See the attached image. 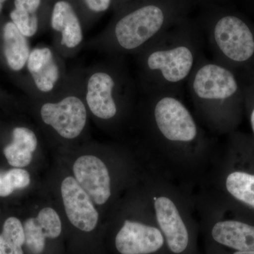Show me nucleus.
Returning <instances> with one entry per match:
<instances>
[{"label": "nucleus", "mask_w": 254, "mask_h": 254, "mask_svg": "<svg viewBox=\"0 0 254 254\" xmlns=\"http://www.w3.org/2000/svg\"><path fill=\"white\" fill-rule=\"evenodd\" d=\"M205 46L197 21L188 17L169 28L133 55L138 92L181 95L183 86L204 55Z\"/></svg>", "instance_id": "1"}, {"label": "nucleus", "mask_w": 254, "mask_h": 254, "mask_svg": "<svg viewBox=\"0 0 254 254\" xmlns=\"http://www.w3.org/2000/svg\"><path fill=\"white\" fill-rule=\"evenodd\" d=\"M187 0H145L120 12L84 48L105 57L126 58L139 53L169 28L188 18Z\"/></svg>", "instance_id": "2"}, {"label": "nucleus", "mask_w": 254, "mask_h": 254, "mask_svg": "<svg viewBox=\"0 0 254 254\" xmlns=\"http://www.w3.org/2000/svg\"><path fill=\"white\" fill-rule=\"evenodd\" d=\"M83 98L89 115L113 123L137 103L139 92L125 58L106 57L83 67Z\"/></svg>", "instance_id": "3"}, {"label": "nucleus", "mask_w": 254, "mask_h": 254, "mask_svg": "<svg viewBox=\"0 0 254 254\" xmlns=\"http://www.w3.org/2000/svg\"><path fill=\"white\" fill-rule=\"evenodd\" d=\"M197 23L213 60L232 71V68L254 64V31L236 14L218 4L203 6Z\"/></svg>", "instance_id": "4"}, {"label": "nucleus", "mask_w": 254, "mask_h": 254, "mask_svg": "<svg viewBox=\"0 0 254 254\" xmlns=\"http://www.w3.org/2000/svg\"><path fill=\"white\" fill-rule=\"evenodd\" d=\"M83 70L82 66L71 68L66 84L53 98L31 99L42 125L66 141L77 139L88 125L89 113L83 98Z\"/></svg>", "instance_id": "5"}, {"label": "nucleus", "mask_w": 254, "mask_h": 254, "mask_svg": "<svg viewBox=\"0 0 254 254\" xmlns=\"http://www.w3.org/2000/svg\"><path fill=\"white\" fill-rule=\"evenodd\" d=\"M193 103L209 119L221 121L242 98L238 80L230 68L203 55L187 83Z\"/></svg>", "instance_id": "6"}, {"label": "nucleus", "mask_w": 254, "mask_h": 254, "mask_svg": "<svg viewBox=\"0 0 254 254\" xmlns=\"http://www.w3.org/2000/svg\"><path fill=\"white\" fill-rule=\"evenodd\" d=\"M181 95L165 92H139V101L148 110L158 136L174 143H193L199 130Z\"/></svg>", "instance_id": "7"}, {"label": "nucleus", "mask_w": 254, "mask_h": 254, "mask_svg": "<svg viewBox=\"0 0 254 254\" xmlns=\"http://www.w3.org/2000/svg\"><path fill=\"white\" fill-rule=\"evenodd\" d=\"M25 70L28 95L38 100L58 95L66 84L70 71L66 60L52 45L47 44L32 48Z\"/></svg>", "instance_id": "8"}, {"label": "nucleus", "mask_w": 254, "mask_h": 254, "mask_svg": "<svg viewBox=\"0 0 254 254\" xmlns=\"http://www.w3.org/2000/svg\"><path fill=\"white\" fill-rule=\"evenodd\" d=\"M49 31L52 46L65 60L74 58L84 48L86 30L70 0H55Z\"/></svg>", "instance_id": "9"}, {"label": "nucleus", "mask_w": 254, "mask_h": 254, "mask_svg": "<svg viewBox=\"0 0 254 254\" xmlns=\"http://www.w3.org/2000/svg\"><path fill=\"white\" fill-rule=\"evenodd\" d=\"M154 206L159 229L169 253L193 254L191 235L173 200L168 197H158Z\"/></svg>", "instance_id": "10"}, {"label": "nucleus", "mask_w": 254, "mask_h": 254, "mask_svg": "<svg viewBox=\"0 0 254 254\" xmlns=\"http://www.w3.org/2000/svg\"><path fill=\"white\" fill-rule=\"evenodd\" d=\"M115 245L120 254H155L165 249V242L158 227L126 220L117 233Z\"/></svg>", "instance_id": "11"}, {"label": "nucleus", "mask_w": 254, "mask_h": 254, "mask_svg": "<svg viewBox=\"0 0 254 254\" xmlns=\"http://www.w3.org/2000/svg\"><path fill=\"white\" fill-rule=\"evenodd\" d=\"M73 175L93 203L103 205L111 196V180L103 160L93 155H83L73 166Z\"/></svg>", "instance_id": "12"}, {"label": "nucleus", "mask_w": 254, "mask_h": 254, "mask_svg": "<svg viewBox=\"0 0 254 254\" xmlns=\"http://www.w3.org/2000/svg\"><path fill=\"white\" fill-rule=\"evenodd\" d=\"M61 194L70 222L81 231H93L98 224L99 214L93 200L74 177H67L63 180Z\"/></svg>", "instance_id": "13"}, {"label": "nucleus", "mask_w": 254, "mask_h": 254, "mask_svg": "<svg viewBox=\"0 0 254 254\" xmlns=\"http://www.w3.org/2000/svg\"><path fill=\"white\" fill-rule=\"evenodd\" d=\"M55 0H14L10 19L28 38L49 31L50 13Z\"/></svg>", "instance_id": "14"}, {"label": "nucleus", "mask_w": 254, "mask_h": 254, "mask_svg": "<svg viewBox=\"0 0 254 254\" xmlns=\"http://www.w3.org/2000/svg\"><path fill=\"white\" fill-rule=\"evenodd\" d=\"M1 52L6 66L14 73L25 70L31 49L29 38L22 34L12 21L1 27Z\"/></svg>", "instance_id": "15"}, {"label": "nucleus", "mask_w": 254, "mask_h": 254, "mask_svg": "<svg viewBox=\"0 0 254 254\" xmlns=\"http://www.w3.org/2000/svg\"><path fill=\"white\" fill-rule=\"evenodd\" d=\"M210 236L215 243L234 252L254 251V226L236 220L216 222Z\"/></svg>", "instance_id": "16"}, {"label": "nucleus", "mask_w": 254, "mask_h": 254, "mask_svg": "<svg viewBox=\"0 0 254 254\" xmlns=\"http://www.w3.org/2000/svg\"><path fill=\"white\" fill-rule=\"evenodd\" d=\"M38 144V136L32 128L24 126L15 127L11 131V141L4 149L5 158L11 166L24 168L31 163Z\"/></svg>", "instance_id": "17"}, {"label": "nucleus", "mask_w": 254, "mask_h": 254, "mask_svg": "<svg viewBox=\"0 0 254 254\" xmlns=\"http://www.w3.org/2000/svg\"><path fill=\"white\" fill-rule=\"evenodd\" d=\"M25 244L24 229L18 218L6 219L0 234V251L2 254H23Z\"/></svg>", "instance_id": "18"}, {"label": "nucleus", "mask_w": 254, "mask_h": 254, "mask_svg": "<svg viewBox=\"0 0 254 254\" xmlns=\"http://www.w3.org/2000/svg\"><path fill=\"white\" fill-rule=\"evenodd\" d=\"M226 189L234 198L254 208V175L233 172L227 177Z\"/></svg>", "instance_id": "19"}, {"label": "nucleus", "mask_w": 254, "mask_h": 254, "mask_svg": "<svg viewBox=\"0 0 254 254\" xmlns=\"http://www.w3.org/2000/svg\"><path fill=\"white\" fill-rule=\"evenodd\" d=\"M81 18L85 30L89 29L112 10L113 0H70Z\"/></svg>", "instance_id": "20"}, {"label": "nucleus", "mask_w": 254, "mask_h": 254, "mask_svg": "<svg viewBox=\"0 0 254 254\" xmlns=\"http://www.w3.org/2000/svg\"><path fill=\"white\" fill-rule=\"evenodd\" d=\"M25 244L31 254H41L46 247V237L36 218H28L23 225Z\"/></svg>", "instance_id": "21"}, {"label": "nucleus", "mask_w": 254, "mask_h": 254, "mask_svg": "<svg viewBox=\"0 0 254 254\" xmlns=\"http://www.w3.org/2000/svg\"><path fill=\"white\" fill-rule=\"evenodd\" d=\"M46 238L56 239L62 232V222L59 215L52 208L42 209L36 217Z\"/></svg>", "instance_id": "22"}, {"label": "nucleus", "mask_w": 254, "mask_h": 254, "mask_svg": "<svg viewBox=\"0 0 254 254\" xmlns=\"http://www.w3.org/2000/svg\"><path fill=\"white\" fill-rule=\"evenodd\" d=\"M6 175L14 190L26 188L31 183L29 173L23 169H11L6 172Z\"/></svg>", "instance_id": "23"}, {"label": "nucleus", "mask_w": 254, "mask_h": 254, "mask_svg": "<svg viewBox=\"0 0 254 254\" xmlns=\"http://www.w3.org/2000/svg\"><path fill=\"white\" fill-rule=\"evenodd\" d=\"M144 1L145 0H113V14L128 9Z\"/></svg>", "instance_id": "24"}, {"label": "nucleus", "mask_w": 254, "mask_h": 254, "mask_svg": "<svg viewBox=\"0 0 254 254\" xmlns=\"http://www.w3.org/2000/svg\"><path fill=\"white\" fill-rule=\"evenodd\" d=\"M14 189L11 186L9 179L5 173L0 172V196L6 197L14 192Z\"/></svg>", "instance_id": "25"}, {"label": "nucleus", "mask_w": 254, "mask_h": 254, "mask_svg": "<svg viewBox=\"0 0 254 254\" xmlns=\"http://www.w3.org/2000/svg\"><path fill=\"white\" fill-rule=\"evenodd\" d=\"M190 5L200 4L203 6H208V5L217 4V1L219 0H187Z\"/></svg>", "instance_id": "26"}, {"label": "nucleus", "mask_w": 254, "mask_h": 254, "mask_svg": "<svg viewBox=\"0 0 254 254\" xmlns=\"http://www.w3.org/2000/svg\"><path fill=\"white\" fill-rule=\"evenodd\" d=\"M209 254H222L220 253H216L214 249H213V251L211 252H210ZM231 254H254V251H251V252H234L233 253Z\"/></svg>", "instance_id": "27"}, {"label": "nucleus", "mask_w": 254, "mask_h": 254, "mask_svg": "<svg viewBox=\"0 0 254 254\" xmlns=\"http://www.w3.org/2000/svg\"><path fill=\"white\" fill-rule=\"evenodd\" d=\"M250 122L251 125H252V130H253L254 133V107L253 109H252V113H251Z\"/></svg>", "instance_id": "28"}, {"label": "nucleus", "mask_w": 254, "mask_h": 254, "mask_svg": "<svg viewBox=\"0 0 254 254\" xmlns=\"http://www.w3.org/2000/svg\"><path fill=\"white\" fill-rule=\"evenodd\" d=\"M7 0H0V14L2 11L3 8H4V5Z\"/></svg>", "instance_id": "29"}, {"label": "nucleus", "mask_w": 254, "mask_h": 254, "mask_svg": "<svg viewBox=\"0 0 254 254\" xmlns=\"http://www.w3.org/2000/svg\"><path fill=\"white\" fill-rule=\"evenodd\" d=\"M0 254H1V251H0Z\"/></svg>", "instance_id": "30"}]
</instances>
